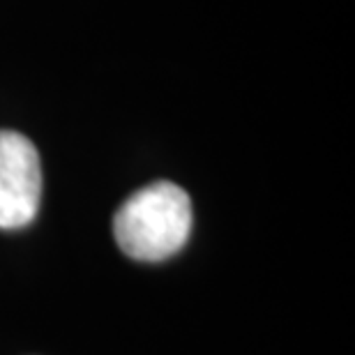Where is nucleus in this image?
<instances>
[{
  "instance_id": "1",
  "label": "nucleus",
  "mask_w": 355,
  "mask_h": 355,
  "mask_svg": "<svg viewBox=\"0 0 355 355\" xmlns=\"http://www.w3.org/2000/svg\"><path fill=\"white\" fill-rule=\"evenodd\" d=\"M187 191L168 180L134 191L113 217V236L127 257L144 263L171 259L191 233Z\"/></svg>"
},
{
  "instance_id": "2",
  "label": "nucleus",
  "mask_w": 355,
  "mask_h": 355,
  "mask_svg": "<svg viewBox=\"0 0 355 355\" xmlns=\"http://www.w3.org/2000/svg\"><path fill=\"white\" fill-rule=\"evenodd\" d=\"M42 164L33 141L0 130V229H24L37 217Z\"/></svg>"
}]
</instances>
